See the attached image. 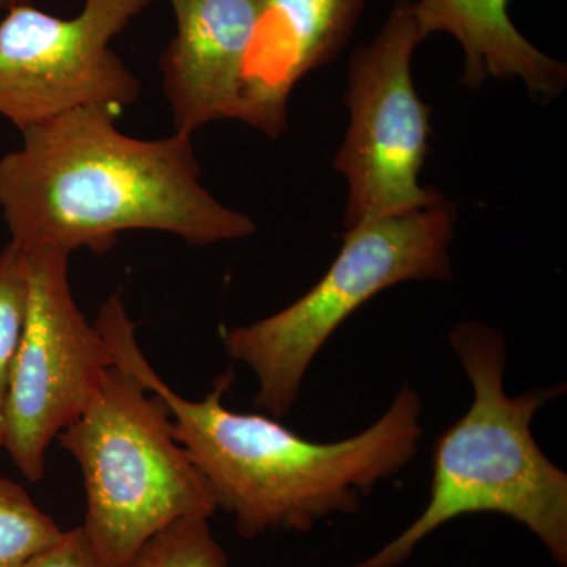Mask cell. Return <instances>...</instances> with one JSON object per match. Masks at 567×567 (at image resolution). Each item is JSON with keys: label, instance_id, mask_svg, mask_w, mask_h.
I'll list each match as a JSON object with an SVG mask.
<instances>
[{"label": "cell", "instance_id": "6da1fadb", "mask_svg": "<svg viewBox=\"0 0 567 567\" xmlns=\"http://www.w3.org/2000/svg\"><path fill=\"white\" fill-rule=\"evenodd\" d=\"M117 112L84 106L22 130L0 158V210L22 249L110 252L128 230L208 246L256 233L245 213L200 183L192 136L140 140L115 126Z\"/></svg>", "mask_w": 567, "mask_h": 567}, {"label": "cell", "instance_id": "7a4b0ae2", "mask_svg": "<svg viewBox=\"0 0 567 567\" xmlns=\"http://www.w3.org/2000/svg\"><path fill=\"white\" fill-rule=\"evenodd\" d=\"M107 339L115 364L158 395L175 439L210 487L216 507L234 517L240 536L308 533L333 514L357 513L380 481L401 472L417 453L423 402L410 385L361 434L317 443L276 417L227 409L234 372L216 377L203 401H188L153 371L136 341V324H112Z\"/></svg>", "mask_w": 567, "mask_h": 567}, {"label": "cell", "instance_id": "3957f363", "mask_svg": "<svg viewBox=\"0 0 567 567\" xmlns=\"http://www.w3.org/2000/svg\"><path fill=\"white\" fill-rule=\"evenodd\" d=\"M450 344L472 383L473 401L435 442L427 506L395 539L347 567L401 566L431 533L477 513L502 514L524 525L566 567L567 475L532 434L537 412L565 393V385L509 398L505 339L487 324H457Z\"/></svg>", "mask_w": 567, "mask_h": 567}, {"label": "cell", "instance_id": "277c9868", "mask_svg": "<svg viewBox=\"0 0 567 567\" xmlns=\"http://www.w3.org/2000/svg\"><path fill=\"white\" fill-rule=\"evenodd\" d=\"M80 465L82 525L100 557L122 567L153 535L186 517L210 518V487L175 439L162 399L121 364L103 372L76 420L58 435Z\"/></svg>", "mask_w": 567, "mask_h": 567}, {"label": "cell", "instance_id": "5b68a950", "mask_svg": "<svg viewBox=\"0 0 567 567\" xmlns=\"http://www.w3.org/2000/svg\"><path fill=\"white\" fill-rule=\"evenodd\" d=\"M456 219V205L446 199L346 230L341 251L303 297L276 315L224 331L229 357L256 375V404L271 416H286L317 353L375 295L395 284L450 279Z\"/></svg>", "mask_w": 567, "mask_h": 567}, {"label": "cell", "instance_id": "8992f818", "mask_svg": "<svg viewBox=\"0 0 567 567\" xmlns=\"http://www.w3.org/2000/svg\"><path fill=\"white\" fill-rule=\"evenodd\" d=\"M423 40L412 0H395L374 40L350 55L344 95L350 122L333 163L349 188L346 230L446 200L420 182L432 114L412 73Z\"/></svg>", "mask_w": 567, "mask_h": 567}, {"label": "cell", "instance_id": "52a82bcc", "mask_svg": "<svg viewBox=\"0 0 567 567\" xmlns=\"http://www.w3.org/2000/svg\"><path fill=\"white\" fill-rule=\"evenodd\" d=\"M22 252L28 311L11 368L0 447L25 480L39 483L52 440L80 415L114 357L100 328L74 301L70 254L48 246Z\"/></svg>", "mask_w": 567, "mask_h": 567}, {"label": "cell", "instance_id": "ba28073f", "mask_svg": "<svg viewBox=\"0 0 567 567\" xmlns=\"http://www.w3.org/2000/svg\"><path fill=\"white\" fill-rule=\"evenodd\" d=\"M152 0H84L76 17L32 6L0 20V115L20 132L84 106L114 111L136 102L141 84L112 41Z\"/></svg>", "mask_w": 567, "mask_h": 567}, {"label": "cell", "instance_id": "9c48e42d", "mask_svg": "<svg viewBox=\"0 0 567 567\" xmlns=\"http://www.w3.org/2000/svg\"><path fill=\"white\" fill-rule=\"evenodd\" d=\"M365 0H264L245 51L233 110L268 137L287 128L290 93L306 74L336 61Z\"/></svg>", "mask_w": 567, "mask_h": 567}, {"label": "cell", "instance_id": "30bf717a", "mask_svg": "<svg viewBox=\"0 0 567 567\" xmlns=\"http://www.w3.org/2000/svg\"><path fill=\"white\" fill-rule=\"evenodd\" d=\"M175 32L162 59L174 132L233 118L241 62L264 0H169Z\"/></svg>", "mask_w": 567, "mask_h": 567}, {"label": "cell", "instance_id": "8fae6325", "mask_svg": "<svg viewBox=\"0 0 567 567\" xmlns=\"http://www.w3.org/2000/svg\"><path fill=\"white\" fill-rule=\"evenodd\" d=\"M511 0H416L413 14L424 40L447 32L464 48L461 82L483 87L488 78L524 82L535 102L557 100L567 85V65L536 48L509 17Z\"/></svg>", "mask_w": 567, "mask_h": 567}, {"label": "cell", "instance_id": "7c38bea8", "mask_svg": "<svg viewBox=\"0 0 567 567\" xmlns=\"http://www.w3.org/2000/svg\"><path fill=\"white\" fill-rule=\"evenodd\" d=\"M62 535L21 484L0 477V567H24Z\"/></svg>", "mask_w": 567, "mask_h": 567}, {"label": "cell", "instance_id": "4fadbf2b", "mask_svg": "<svg viewBox=\"0 0 567 567\" xmlns=\"http://www.w3.org/2000/svg\"><path fill=\"white\" fill-rule=\"evenodd\" d=\"M122 567H230L207 517L175 520L153 535Z\"/></svg>", "mask_w": 567, "mask_h": 567}, {"label": "cell", "instance_id": "5bb4252c", "mask_svg": "<svg viewBox=\"0 0 567 567\" xmlns=\"http://www.w3.org/2000/svg\"><path fill=\"white\" fill-rule=\"evenodd\" d=\"M29 284L24 252L13 244L0 251V443L11 368L28 311Z\"/></svg>", "mask_w": 567, "mask_h": 567}, {"label": "cell", "instance_id": "9a60e30c", "mask_svg": "<svg viewBox=\"0 0 567 567\" xmlns=\"http://www.w3.org/2000/svg\"><path fill=\"white\" fill-rule=\"evenodd\" d=\"M24 567H112L93 548L84 529L63 532L61 539L32 558Z\"/></svg>", "mask_w": 567, "mask_h": 567}, {"label": "cell", "instance_id": "2e32d148", "mask_svg": "<svg viewBox=\"0 0 567 567\" xmlns=\"http://www.w3.org/2000/svg\"><path fill=\"white\" fill-rule=\"evenodd\" d=\"M33 0H0V11H9L11 9H14V7H21V6H32Z\"/></svg>", "mask_w": 567, "mask_h": 567}]
</instances>
